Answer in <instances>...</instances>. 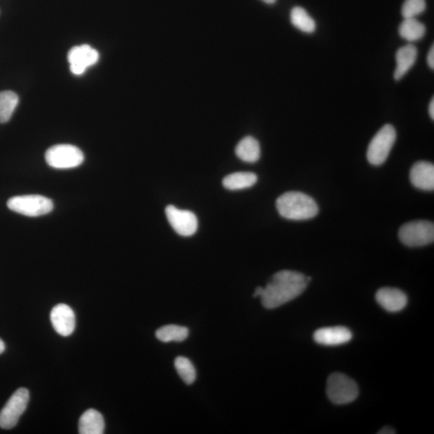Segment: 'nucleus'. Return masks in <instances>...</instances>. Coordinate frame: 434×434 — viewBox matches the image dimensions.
<instances>
[{"instance_id": "obj_1", "label": "nucleus", "mask_w": 434, "mask_h": 434, "mask_svg": "<svg viewBox=\"0 0 434 434\" xmlns=\"http://www.w3.org/2000/svg\"><path fill=\"white\" fill-rule=\"evenodd\" d=\"M311 280L296 271H279L263 288L260 295L263 307L274 309L295 300L306 290Z\"/></svg>"}, {"instance_id": "obj_2", "label": "nucleus", "mask_w": 434, "mask_h": 434, "mask_svg": "<svg viewBox=\"0 0 434 434\" xmlns=\"http://www.w3.org/2000/svg\"><path fill=\"white\" fill-rule=\"evenodd\" d=\"M276 207L282 217L292 220L312 219L319 211L313 198L300 192H288L281 195L276 200Z\"/></svg>"}, {"instance_id": "obj_3", "label": "nucleus", "mask_w": 434, "mask_h": 434, "mask_svg": "<svg viewBox=\"0 0 434 434\" xmlns=\"http://www.w3.org/2000/svg\"><path fill=\"white\" fill-rule=\"evenodd\" d=\"M7 205L15 213L29 217L46 215L54 209L52 200L41 195H18L10 198Z\"/></svg>"}, {"instance_id": "obj_4", "label": "nucleus", "mask_w": 434, "mask_h": 434, "mask_svg": "<svg viewBox=\"0 0 434 434\" xmlns=\"http://www.w3.org/2000/svg\"><path fill=\"white\" fill-rule=\"evenodd\" d=\"M46 160L48 166L55 169H72L83 164L85 156L76 146L58 144L47 150Z\"/></svg>"}, {"instance_id": "obj_5", "label": "nucleus", "mask_w": 434, "mask_h": 434, "mask_svg": "<svg viewBox=\"0 0 434 434\" xmlns=\"http://www.w3.org/2000/svg\"><path fill=\"white\" fill-rule=\"evenodd\" d=\"M397 139V132L392 125H384L369 144L367 158L374 166H379L387 160Z\"/></svg>"}, {"instance_id": "obj_6", "label": "nucleus", "mask_w": 434, "mask_h": 434, "mask_svg": "<svg viewBox=\"0 0 434 434\" xmlns=\"http://www.w3.org/2000/svg\"><path fill=\"white\" fill-rule=\"evenodd\" d=\"M327 394L329 400L335 405L354 402L359 395L358 385L349 377L342 373H333L328 379Z\"/></svg>"}, {"instance_id": "obj_7", "label": "nucleus", "mask_w": 434, "mask_h": 434, "mask_svg": "<svg viewBox=\"0 0 434 434\" xmlns=\"http://www.w3.org/2000/svg\"><path fill=\"white\" fill-rule=\"evenodd\" d=\"M399 237L400 241L409 247L430 245L434 241V225L426 220L409 222L400 227Z\"/></svg>"}, {"instance_id": "obj_8", "label": "nucleus", "mask_w": 434, "mask_h": 434, "mask_svg": "<svg viewBox=\"0 0 434 434\" xmlns=\"http://www.w3.org/2000/svg\"><path fill=\"white\" fill-rule=\"evenodd\" d=\"M29 401V391L20 388L15 391L12 397L0 412V428L10 430L14 428L23 415Z\"/></svg>"}, {"instance_id": "obj_9", "label": "nucleus", "mask_w": 434, "mask_h": 434, "mask_svg": "<svg viewBox=\"0 0 434 434\" xmlns=\"http://www.w3.org/2000/svg\"><path fill=\"white\" fill-rule=\"evenodd\" d=\"M165 211L168 221L178 234L190 237L197 232L198 220L192 211L178 209L173 205H168Z\"/></svg>"}, {"instance_id": "obj_10", "label": "nucleus", "mask_w": 434, "mask_h": 434, "mask_svg": "<svg viewBox=\"0 0 434 434\" xmlns=\"http://www.w3.org/2000/svg\"><path fill=\"white\" fill-rule=\"evenodd\" d=\"M99 59V53L88 45L76 46L69 52L70 70L74 75H83Z\"/></svg>"}, {"instance_id": "obj_11", "label": "nucleus", "mask_w": 434, "mask_h": 434, "mask_svg": "<svg viewBox=\"0 0 434 434\" xmlns=\"http://www.w3.org/2000/svg\"><path fill=\"white\" fill-rule=\"evenodd\" d=\"M51 323L56 332L62 336L72 335L76 327L75 314L66 304H58L52 308Z\"/></svg>"}, {"instance_id": "obj_12", "label": "nucleus", "mask_w": 434, "mask_h": 434, "mask_svg": "<svg viewBox=\"0 0 434 434\" xmlns=\"http://www.w3.org/2000/svg\"><path fill=\"white\" fill-rule=\"evenodd\" d=\"M376 300L379 305L389 312L402 311L407 305L408 298L399 289L384 287L377 292Z\"/></svg>"}, {"instance_id": "obj_13", "label": "nucleus", "mask_w": 434, "mask_h": 434, "mask_svg": "<svg viewBox=\"0 0 434 434\" xmlns=\"http://www.w3.org/2000/svg\"><path fill=\"white\" fill-rule=\"evenodd\" d=\"M352 339V333L344 327H330L320 328L314 334V340L317 344L325 346H338L349 343Z\"/></svg>"}, {"instance_id": "obj_14", "label": "nucleus", "mask_w": 434, "mask_h": 434, "mask_svg": "<svg viewBox=\"0 0 434 434\" xmlns=\"http://www.w3.org/2000/svg\"><path fill=\"white\" fill-rule=\"evenodd\" d=\"M412 186L424 191L434 189V166L430 162L420 161L412 166L410 172Z\"/></svg>"}, {"instance_id": "obj_15", "label": "nucleus", "mask_w": 434, "mask_h": 434, "mask_svg": "<svg viewBox=\"0 0 434 434\" xmlns=\"http://www.w3.org/2000/svg\"><path fill=\"white\" fill-rule=\"evenodd\" d=\"M417 48L415 46L409 43L401 47L396 53V61H397V68L395 69L394 78L400 80L403 78L411 68L414 66L417 59Z\"/></svg>"}, {"instance_id": "obj_16", "label": "nucleus", "mask_w": 434, "mask_h": 434, "mask_svg": "<svg viewBox=\"0 0 434 434\" xmlns=\"http://www.w3.org/2000/svg\"><path fill=\"white\" fill-rule=\"evenodd\" d=\"M79 433L102 434L105 430V421L99 411L89 410L80 417Z\"/></svg>"}, {"instance_id": "obj_17", "label": "nucleus", "mask_w": 434, "mask_h": 434, "mask_svg": "<svg viewBox=\"0 0 434 434\" xmlns=\"http://www.w3.org/2000/svg\"><path fill=\"white\" fill-rule=\"evenodd\" d=\"M236 155L239 159L246 162H256L260 156L258 141L252 136L242 139L236 146Z\"/></svg>"}, {"instance_id": "obj_18", "label": "nucleus", "mask_w": 434, "mask_h": 434, "mask_svg": "<svg viewBox=\"0 0 434 434\" xmlns=\"http://www.w3.org/2000/svg\"><path fill=\"white\" fill-rule=\"evenodd\" d=\"M399 34L407 41H419L425 36L426 29L425 24L416 18H406L399 26Z\"/></svg>"}, {"instance_id": "obj_19", "label": "nucleus", "mask_w": 434, "mask_h": 434, "mask_svg": "<svg viewBox=\"0 0 434 434\" xmlns=\"http://www.w3.org/2000/svg\"><path fill=\"white\" fill-rule=\"evenodd\" d=\"M258 181V176L252 172H236L224 178L223 186L225 188L241 190L251 188Z\"/></svg>"}, {"instance_id": "obj_20", "label": "nucleus", "mask_w": 434, "mask_h": 434, "mask_svg": "<svg viewBox=\"0 0 434 434\" xmlns=\"http://www.w3.org/2000/svg\"><path fill=\"white\" fill-rule=\"evenodd\" d=\"M290 22L296 29L305 34H313L316 29V21L301 7H295L291 10Z\"/></svg>"}, {"instance_id": "obj_21", "label": "nucleus", "mask_w": 434, "mask_h": 434, "mask_svg": "<svg viewBox=\"0 0 434 434\" xmlns=\"http://www.w3.org/2000/svg\"><path fill=\"white\" fill-rule=\"evenodd\" d=\"M156 338L164 343L170 342H183L189 335V330L178 325H167L156 330Z\"/></svg>"}, {"instance_id": "obj_22", "label": "nucleus", "mask_w": 434, "mask_h": 434, "mask_svg": "<svg viewBox=\"0 0 434 434\" xmlns=\"http://www.w3.org/2000/svg\"><path fill=\"white\" fill-rule=\"evenodd\" d=\"M18 103L19 97L14 92H0V123L10 120Z\"/></svg>"}, {"instance_id": "obj_23", "label": "nucleus", "mask_w": 434, "mask_h": 434, "mask_svg": "<svg viewBox=\"0 0 434 434\" xmlns=\"http://www.w3.org/2000/svg\"><path fill=\"white\" fill-rule=\"evenodd\" d=\"M175 368L183 382L188 385L192 384L197 379V370L188 358L178 356L175 360Z\"/></svg>"}, {"instance_id": "obj_24", "label": "nucleus", "mask_w": 434, "mask_h": 434, "mask_svg": "<svg viewBox=\"0 0 434 434\" xmlns=\"http://www.w3.org/2000/svg\"><path fill=\"white\" fill-rule=\"evenodd\" d=\"M426 9V0H405L401 8V14L403 18H416L425 12Z\"/></svg>"}, {"instance_id": "obj_25", "label": "nucleus", "mask_w": 434, "mask_h": 434, "mask_svg": "<svg viewBox=\"0 0 434 434\" xmlns=\"http://www.w3.org/2000/svg\"><path fill=\"white\" fill-rule=\"evenodd\" d=\"M427 63L428 66L433 70L434 69V47L432 46L430 52L428 53Z\"/></svg>"}, {"instance_id": "obj_26", "label": "nucleus", "mask_w": 434, "mask_h": 434, "mask_svg": "<svg viewBox=\"0 0 434 434\" xmlns=\"http://www.w3.org/2000/svg\"><path fill=\"white\" fill-rule=\"evenodd\" d=\"M379 434H393L396 433L393 428L385 426L382 428V430L378 432Z\"/></svg>"}, {"instance_id": "obj_27", "label": "nucleus", "mask_w": 434, "mask_h": 434, "mask_svg": "<svg viewBox=\"0 0 434 434\" xmlns=\"http://www.w3.org/2000/svg\"><path fill=\"white\" fill-rule=\"evenodd\" d=\"M428 113H430V116L433 119H434V99H432L430 106H428Z\"/></svg>"}, {"instance_id": "obj_28", "label": "nucleus", "mask_w": 434, "mask_h": 434, "mask_svg": "<svg viewBox=\"0 0 434 434\" xmlns=\"http://www.w3.org/2000/svg\"><path fill=\"white\" fill-rule=\"evenodd\" d=\"M262 292H263V287H258V288L255 290L253 297L254 298L260 297V295H262Z\"/></svg>"}, {"instance_id": "obj_29", "label": "nucleus", "mask_w": 434, "mask_h": 434, "mask_svg": "<svg viewBox=\"0 0 434 434\" xmlns=\"http://www.w3.org/2000/svg\"><path fill=\"white\" fill-rule=\"evenodd\" d=\"M4 351H5V344L4 343V341L1 339H0V354H2Z\"/></svg>"}, {"instance_id": "obj_30", "label": "nucleus", "mask_w": 434, "mask_h": 434, "mask_svg": "<svg viewBox=\"0 0 434 434\" xmlns=\"http://www.w3.org/2000/svg\"><path fill=\"white\" fill-rule=\"evenodd\" d=\"M262 1L267 4H274L276 0H262Z\"/></svg>"}]
</instances>
